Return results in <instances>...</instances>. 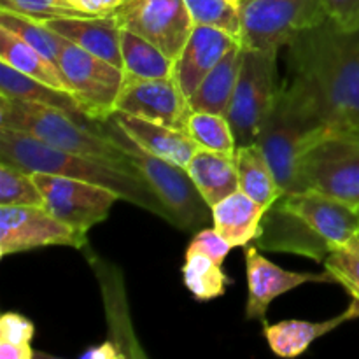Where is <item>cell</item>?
Segmentation results:
<instances>
[{
  "mask_svg": "<svg viewBox=\"0 0 359 359\" xmlns=\"http://www.w3.org/2000/svg\"><path fill=\"white\" fill-rule=\"evenodd\" d=\"M235 163H237L241 191L262 203L266 210L276 203L280 195H284L259 144L238 146L235 153Z\"/></svg>",
  "mask_w": 359,
  "mask_h": 359,
  "instance_id": "24",
  "label": "cell"
},
{
  "mask_svg": "<svg viewBox=\"0 0 359 359\" xmlns=\"http://www.w3.org/2000/svg\"><path fill=\"white\" fill-rule=\"evenodd\" d=\"M44 198V207L62 223L81 233H88L109 217L119 198L111 189L72 177L34 174Z\"/></svg>",
  "mask_w": 359,
  "mask_h": 359,
  "instance_id": "10",
  "label": "cell"
},
{
  "mask_svg": "<svg viewBox=\"0 0 359 359\" xmlns=\"http://www.w3.org/2000/svg\"><path fill=\"white\" fill-rule=\"evenodd\" d=\"M0 161L28 174H51L79 179L111 189L125 202L168 221V214L146 179L137 172L97 158L69 153L48 146L27 133L0 128Z\"/></svg>",
  "mask_w": 359,
  "mask_h": 359,
  "instance_id": "3",
  "label": "cell"
},
{
  "mask_svg": "<svg viewBox=\"0 0 359 359\" xmlns=\"http://www.w3.org/2000/svg\"><path fill=\"white\" fill-rule=\"evenodd\" d=\"M245 272H248V304L245 318L249 321L265 323L270 304L277 297L290 293L291 290L304 286L307 283H332L335 284L332 273L326 270L323 273L291 272L269 262L255 244L244 248Z\"/></svg>",
  "mask_w": 359,
  "mask_h": 359,
  "instance_id": "15",
  "label": "cell"
},
{
  "mask_svg": "<svg viewBox=\"0 0 359 359\" xmlns=\"http://www.w3.org/2000/svg\"><path fill=\"white\" fill-rule=\"evenodd\" d=\"M235 44H238L237 39L223 28L195 25L181 53L174 58L172 81L189 98L203 77Z\"/></svg>",
  "mask_w": 359,
  "mask_h": 359,
  "instance_id": "16",
  "label": "cell"
},
{
  "mask_svg": "<svg viewBox=\"0 0 359 359\" xmlns=\"http://www.w3.org/2000/svg\"><path fill=\"white\" fill-rule=\"evenodd\" d=\"M0 62L7 63L34 79L72 93L58 65H55L51 60L46 58L42 53L32 48L16 34L2 27H0Z\"/></svg>",
  "mask_w": 359,
  "mask_h": 359,
  "instance_id": "25",
  "label": "cell"
},
{
  "mask_svg": "<svg viewBox=\"0 0 359 359\" xmlns=\"http://www.w3.org/2000/svg\"><path fill=\"white\" fill-rule=\"evenodd\" d=\"M241 62L242 46L238 42L203 77L198 88L188 98L193 112H210V114L221 116L228 114L235 86H237L238 72H241Z\"/></svg>",
  "mask_w": 359,
  "mask_h": 359,
  "instance_id": "22",
  "label": "cell"
},
{
  "mask_svg": "<svg viewBox=\"0 0 359 359\" xmlns=\"http://www.w3.org/2000/svg\"><path fill=\"white\" fill-rule=\"evenodd\" d=\"M326 14L346 30L359 28V0H323Z\"/></svg>",
  "mask_w": 359,
  "mask_h": 359,
  "instance_id": "36",
  "label": "cell"
},
{
  "mask_svg": "<svg viewBox=\"0 0 359 359\" xmlns=\"http://www.w3.org/2000/svg\"><path fill=\"white\" fill-rule=\"evenodd\" d=\"M67 2L84 16H111L121 6L123 0H67Z\"/></svg>",
  "mask_w": 359,
  "mask_h": 359,
  "instance_id": "37",
  "label": "cell"
},
{
  "mask_svg": "<svg viewBox=\"0 0 359 359\" xmlns=\"http://www.w3.org/2000/svg\"><path fill=\"white\" fill-rule=\"evenodd\" d=\"M121 56L125 77L172 79L174 60L147 39L121 28Z\"/></svg>",
  "mask_w": 359,
  "mask_h": 359,
  "instance_id": "26",
  "label": "cell"
},
{
  "mask_svg": "<svg viewBox=\"0 0 359 359\" xmlns=\"http://www.w3.org/2000/svg\"><path fill=\"white\" fill-rule=\"evenodd\" d=\"M112 16L119 27L153 42L172 60L195 27L184 0H123Z\"/></svg>",
  "mask_w": 359,
  "mask_h": 359,
  "instance_id": "12",
  "label": "cell"
},
{
  "mask_svg": "<svg viewBox=\"0 0 359 359\" xmlns=\"http://www.w3.org/2000/svg\"><path fill=\"white\" fill-rule=\"evenodd\" d=\"M116 111L160 123L172 128H188L189 100L172 79H132L125 77Z\"/></svg>",
  "mask_w": 359,
  "mask_h": 359,
  "instance_id": "14",
  "label": "cell"
},
{
  "mask_svg": "<svg viewBox=\"0 0 359 359\" xmlns=\"http://www.w3.org/2000/svg\"><path fill=\"white\" fill-rule=\"evenodd\" d=\"M58 67L72 93L86 105L93 119L109 118L125 83V72L79 46L67 42L58 58Z\"/></svg>",
  "mask_w": 359,
  "mask_h": 359,
  "instance_id": "11",
  "label": "cell"
},
{
  "mask_svg": "<svg viewBox=\"0 0 359 359\" xmlns=\"http://www.w3.org/2000/svg\"><path fill=\"white\" fill-rule=\"evenodd\" d=\"M224 2H228V4H230V6H233L235 9L238 11V7H241V2H242V0H224Z\"/></svg>",
  "mask_w": 359,
  "mask_h": 359,
  "instance_id": "40",
  "label": "cell"
},
{
  "mask_svg": "<svg viewBox=\"0 0 359 359\" xmlns=\"http://www.w3.org/2000/svg\"><path fill=\"white\" fill-rule=\"evenodd\" d=\"M186 132L198 146V149L228 154V156H235L237 153V140L226 116L191 112Z\"/></svg>",
  "mask_w": 359,
  "mask_h": 359,
  "instance_id": "29",
  "label": "cell"
},
{
  "mask_svg": "<svg viewBox=\"0 0 359 359\" xmlns=\"http://www.w3.org/2000/svg\"><path fill=\"white\" fill-rule=\"evenodd\" d=\"M0 205L44 207L34 174L0 161Z\"/></svg>",
  "mask_w": 359,
  "mask_h": 359,
  "instance_id": "30",
  "label": "cell"
},
{
  "mask_svg": "<svg viewBox=\"0 0 359 359\" xmlns=\"http://www.w3.org/2000/svg\"><path fill=\"white\" fill-rule=\"evenodd\" d=\"M266 209L241 189L212 207V226L231 248H245L259 235Z\"/></svg>",
  "mask_w": 359,
  "mask_h": 359,
  "instance_id": "21",
  "label": "cell"
},
{
  "mask_svg": "<svg viewBox=\"0 0 359 359\" xmlns=\"http://www.w3.org/2000/svg\"><path fill=\"white\" fill-rule=\"evenodd\" d=\"M359 233V210L316 191L284 193L265 212L252 244L325 263L328 255Z\"/></svg>",
  "mask_w": 359,
  "mask_h": 359,
  "instance_id": "2",
  "label": "cell"
},
{
  "mask_svg": "<svg viewBox=\"0 0 359 359\" xmlns=\"http://www.w3.org/2000/svg\"><path fill=\"white\" fill-rule=\"evenodd\" d=\"M358 210H359V207H358Z\"/></svg>",
  "mask_w": 359,
  "mask_h": 359,
  "instance_id": "41",
  "label": "cell"
},
{
  "mask_svg": "<svg viewBox=\"0 0 359 359\" xmlns=\"http://www.w3.org/2000/svg\"><path fill=\"white\" fill-rule=\"evenodd\" d=\"M325 269L340 284L353 300L359 302V237L340 245L325 259Z\"/></svg>",
  "mask_w": 359,
  "mask_h": 359,
  "instance_id": "31",
  "label": "cell"
},
{
  "mask_svg": "<svg viewBox=\"0 0 359 359\" xmlns=\"http://www.w3.org/2000/svg\"><path fill=\"white\" fill-rule=\"evenodd\" d=\"M182 279L189 293L200 302L223 297L228 286V277L219 263L198 252H186Z\"/></svg>",
  "mask_w": 359,
  "mask_h": 359,
  "instance_id": "27",
  "label": "cell"
},
{
  "mask_svg": "<svg viewBox=\"0 0 359 359\" xmlns=\"http://www.w3.org/2000/svg\"><path fill=\"white\" fill-rule=\"evenodd\" d=\"M111 118L147 153L160 156L179 167H188L198 146L184 130L172 128L160 123L147 121L126 112L114 111Z\"/></svg>",
  "mask_w": 359,
  "mask_h": 359,
  "instance_id": "18",
  "label": "cell"
},
{
  "mask_svg": "<svg viewBox=\"0 0 359 359\" xmlns=\"http://www.w3.org/2000/svg\"><path fill=\"white\" fill-rule=\"evenodd\" d=\"M186 168L210 209L241 189L235 156L198 149Z\"/></svg>",
  "mask_w": 359,
  "mask_h": 359,
  "instance_id": "23",
  "label": "cell"
},
{
  "mask_svg": "<svg viewBox=\"0 0 359 359\" xmlns=\"http://www.w3.org/2000/svg\"><path fill=\"white\" fill-rule=\"evenodd\" d=\"M0 128L27 133L56 149L97 158L137 172L116 140L98 128V119L90 125L60 109L0 95Z\"/></svg>",
  "mask_w": 359,
  "mask_h": 359,
  "instance_id": "5",
  "label": "cell"
},
{
  "mask_svg": "<svg viewBox=\"0 0 359 359\" xmlns=\"http://www.w3.org/2000/svg\"><path fill=\"white\" fill-rule=\"evenodd\" d=\"M49 245L79 249L86 245V233L56 219L46 207L0 205V255Z\"/></svg>",
  "mask_w": 359,
  "mask_h": 359,
  "instance_id": "13",
  "label": "cell"
},
{
  "mask_svg": "<svg viewBox=\"0 0 359 359\" xmlns=\"http://www.w3.org/2000/svg\"><path fill=\"white\" fill-rule=\"evenodd\" d=\"M84 51L123 69L121 27L112 16H67L42 21Z\"/></svg>",
  "mask_w": 359,
  "mask_h": 359,
  "instance_id": "17",
  "label": "cell"
},
{
  "mask_svg": "<svg viewBox=\"0 0 359 359\" xmlns=\"http://www.w3.org/2000/svg\"><path fill=\"white\" fill-rule=\"evenodd\" d=\"M359 318V302L353 300L342 314L321 323L300 321V319H287V321L265 325L263 335L269 342L270 349L280 358H297L304 354L312 344L321 337L335 332L339 326L347 321Z\"/></svg>",
  "mask_w": 359,
  "mask_h": 359,
  "instance_id": "19",
  "label": "cell"
},
{
  "mask_svg": "<svg viewBox=\"0 0 359 359\" xmlns=\"http://www.w3.org/2000/svg\"><path fill=\"white\" fill-rule=\"evenodd\" d=\"M83 359H116V358H123V353H119L118 346L111 342H105L102 346H93L91 349L84 351L81 354Z\"/></svg>",
  "mask_w": 359,
  "mask_h": 359,
  "instance_id": "38",
  "label": "cell"
},
{
  "mask_svg": "<svg viewBox=\"0 0 359 359\" xmlns=\"http://www.w3.org/2000/svg\"><path fill=\"white\" fill-rule=\"evenodd\" d=\"M297 191H316L359 207V139L325 133L302 154Z\"/></svg>",
  "mask_w": 359,
  "mask_h": 359,
  "instance_id": "7",
  "label": "cell"
},
{
  "mask_svg": "<svg viewBox=\"0 0 359 359\" xmlns=\"http://www.w3.org/2000/svg\"><path fill=\"white\" fill-rule=\"evenodd\" d=\"M35 326L25 316L18 312H6L0 318V342L20 347H32Z\"/></svg>",
  "mask_w": 359,
  "mask_h": 359,
  "instance_id": "35",
  "label": "cell"
},
{
  "mask_svg": "<svg viewBox=\"0 0 359 359\" xmlns=\"http://www.w3.org/2000/svg\"><path fill=\"white\" fill-rule=\"evenodd\" d=\"M326 18L323 0H242L238 42L242 48L279 51L294 35Z\"/></svg>",
  "mask_w": 359,
  "mask_h": 359,
  "instance_id": "9",
  "label": "cell"
},
{
  "mask_svg": "<svg viewBox=\"0 0 359 359\" xmlns=\"http://www.w3.org/2000/svg\"><path fill=\"white\" fill-rule=\"evenodd\" d=\"M277 55L279 51L242 48L241 72L226 114L237 147L258 142L263 121L280 88Z\"/></svg>",
  "mask_w": 359,
  "mask_h": 359,
  "instance_id": "8",
  "label": "cell"
},
{
  "mask_svg": "<svg viewBox=\"0 0 359 359\" xmlns=\"http://www.w3.org/2000/svg\"><path fill=\"white\" fill-rule=\"evenodd\" d=\"M0 27L7 28L18 37L23 39L32 48L42 53L48 60H51L55 65H58L60 53L69 42L63 35L56 34L55 30L46 27L41 20L21 16V14L11 13V11L0 9Z\"/></svg>",
  "mask_w": 359,
  "mask_h": 359,
  "instance_id": "28",
  "label": "cell"
},
{
  "mask_svg": "<svg viewBox=\"0 0 359 359\" xmlns=\"http://www.w3.org/2000/svg\"><path fill=\"white\" fill-rule=\"evenodd\" d=\"M328 132L312 95L300 81L287 77L273 98L256 142L265 153L283 193L297 191L302 154Z\"/></svg>",
  "mask_w": 359,
  "mask_h": 359,
  "instance_id": "4",
  "label": "cell"
},
{
  "mask_svg": "<svg viewBox=\"0 0 359 359\" xmlns=\"http://www.w3.org/2000/svg\"><path fill=\"white\" fill-rule=\"evenodd\" d=\"M98 128L116 140L137 172L156 193L168 214V223L184 231H198L212 221V209L200 195L188 168L147 153L111 116L98 119Z\"/></svg>",
  "mask_w": 359,
  "mask_h": 359,
  "instance_id": "6",
  "label": "cell"
},
{
  "mask_svg": "<svg viewBox=\"0 0 359 359\" xmlns=\"http://www.w3.org/2000/svg\"><path fill=\"white\" fill-rule=\"evenodd\" d=\"M35 356H39V354L32 347H20L0 342V358L2 359H32Z\"/></svg>",
  "mask_w": 359,
  "mask_h": 359,
  "instance_id": "39",
  "label": "cell"
},
{
  "mask_svg": "<svg viewBox=\"0 0 359 359\" xmlns=\"http://www.w3.org/2000/svg\"><path fill=\"white\" fill-rule=\"evenodd\" d=\"M0 9L41 21L53 20V18L84 16L67 0H0Z\"/></svg>",
  "mask_w": 359,
  "mask_h": 359,
  "instance_id": "33",
  "label": "cell"
},
{
  "mask_svg": "<svg viewBox=\"0 0 359 359\" xmlns=\"http://www.w3.org/2000/svg\"><path fill=\"white\" fill-rule=\"evenodd\" d=\"M230 242L224 241L219 233H217L216 228H202V230L195 231L191 242H189L186 252H198V255L207 256L212 262L223 265L224 258L228 256V252L231 251Z\"/></svg>",
  "mask_w": 359,
  "mask_h": 359,
  "instance_id": "34",
  "label": "cell"
},
{
  "mask_svg": "<svg viewBox=\"0 0 359 359\" xmlns=\"http://www.w3.org/2000/svg\"><path fill=\"white\" fill-rule=\"evenodd\" d=\"M195 25H210L226 30L238 41L241 20L238 11L224 0H184Z\"/></svg>",
  "mask_w": 359,
  "mask_h": 359,
  "instance_id": "32",
  "label": "cell"
},
{
  "mask_svg": "<svg viewBox=\"0 0 359 359\" xmlns=\"http://www.w3.org/2000/svg\"><path fill=\"white\" fill-rule=\"evenodd\" d=\"M0 95L32 102V104L46 105V107L60 109V111L69 112L70 116L84 123H90V125L97 121L90 116L86 105L74 93L34 79V77L13 69L4 62H0Z\"/></svg>",
  "mask_w": 359,
  "mask_h": 359,
  "instance_id": "20",
  "label": "cell"
},
{
  "mask_svg": "<svg viewBox=\"0 0 359 359\" xmlns=\"http://www.w3.org/2000/svg\"><path fill=\"white\" fill-rule=\"evenodd\" d=\"M286 48L290 76L312 95L330 133L359 139V28L326 18Z\"/></svg>",
  "mask_w": 359,
  "mask_h": 359,
  "instance_id": "1",
  "label": "cell"
},
{
  "mask_svg": "<svg viewBox=\"0 0 359 359\" xmlns=\"http://www.w3.org/2000/svg\"><path fill=\"white\" fill-rule=\"evenodd\" d=\"M358 237H359V233H358Z\"/></svg>",
  "mask_w": 359,
  "mask_h": 359,
  "instance_id": "42",
  "label": "cell"
}]
</instances>
